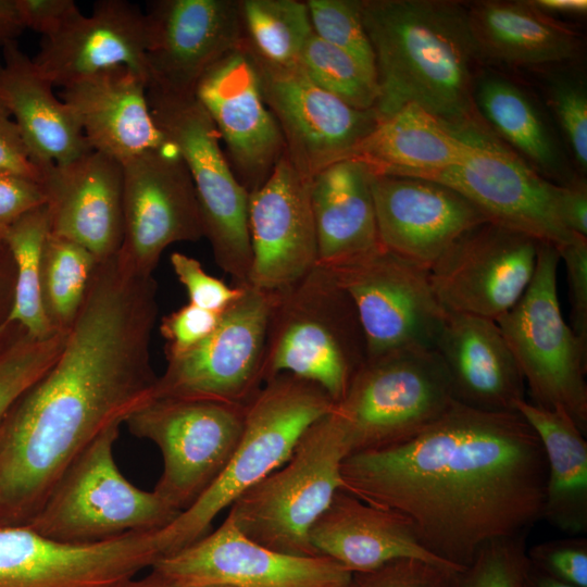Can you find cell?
Masks as SVG:
<instances>
[{"label":"cell","instance_id":"cell-42","mask_svg":"<svg viewBox=\"0 0 587 587\" xmlns=\"http://www.w3.org/2000/svg\"><path fill=\"white\" fill-rule=\"evenodd\" d=\"M305 2L313 33L327 43L349 53L376 77L375 57L363 26L360 0Z\"/></svg>","mask_w":587,"mask_h":587},{"label":"cell","instance_id":"cell-47","mask_svg":"<svg viewBox=\"0 0 587 587\" xmlns=\"http://www.w3.org/2000/svg\"><path fill=\"white\" fill-rule=\"evenodd\" d=\"M557 249L566 271L571 304L570 327L587 347V237L574 234Z\"/></svg>","mask_w":587,"mask_h":587},{"label":"cell","instance_id":"cell-32","mask_svg":"<svg viewBox=\"0 0 587 587\" xmlns=\"http://www.w3.org/2000/svg\"><path fill=\"white\" fill-rule=\"evenodd\" d=\"M372 173L361 161L333 163L311 179L317 265L329 267L382 248Z\"/></svg>","mask_w":587,"mask_h":587},{"label":"cell","instance_id":"cell-43","mask_svg":"<svg viewBox=\"0 0 587 587\" xmlns=\"http://www.w3.org/2000/svg\"><path fill=\"white\" fill-rule=\"evenodd\" d=\"M527 559L541 573L571 585L587 587V539H554L528 548Z\"/></svg>","mask_w":587,"mask_h":587},{"label":"cell","instance_id":"cell-36","mask_svg":"<svg viewBox=\"0 0 587 587\" xmlns=\"http://www.w3.org/2000/svg\"><path fill=\"white\" fill-rule=\"evenodd\" d=\"M243 45L262 61L292 67L313 34L305 1L239 0Z\"/></svg>","mask_w":587,"mask_h":587},{"label":"cell","instance_id":"cell-56","mask_svg":"<svg viewBox=\"0 0 587 587\" xmlns=\"http://www.w3.org/2000/svg\"><path fill=\"white\" fill-rule=\"evenodd\" d=\"M524 587H573L560 580H557L540 571L536 570L528 562L525 574Z\"/></svg>","mask_w":587,"mask_h":587},{"label":"cell","instance_id":"cell-16","mask_svg":"<svg viewBox=\"0 0 587 587\" xmlns=\"http://www.w3.org/2000/svg\"><path fill=\"white\" fill-rule=\"evenodd\" d=\"M539 242L490 221L466 230L428 270L439 302L449 313L497 321L527 289Z\"/></svg>","mask_w":587,"mask_h":587},{"label":"cell","instance_id":"cell-18","mask_svg":"<svg viewBox=\"0 0 587 587\" xmlns=\"http://www.w3.org/2000/svg\"><path fill=\"white\" fill-rule=\"evenodd\" d=\"M154 533L71 544L0 524V587H124L160 558Z\"/></svg>","mask_w":587,"mask_h":587},{"label":"cell","instance_id":"cell-22","mask_svg":"<svg viewBox=\"0 0 587 587\" xmlns=\"http://www.w3.org/2000/svg\"><path fill=\"white\" fill-rule=\"evenodd\" d=\"M248 225V285L277 292L317 265L311 179L295 168L285 152L266 182L249 193Z\"/></svg>","mask_w":587,"mask_h":587},{"label":"cell","instance_id":"cell-1","mask_svg":"<svg viewBox=\"0 0 587 587\" xmlns=\"http://www.w3.org/2000/svg\"><path fill=\"white\" fill-rule=\"evenodd\" d=\"M157 291L117 254L98 262L59 358L0 424V524H28L70 464L153 399Z\"/></svg>","mask_w":587,"mask_h":587},{"label":"cell","instance_id":"cell-55","mask_svg":"<svg viewBox=\"0 0 587 587\" xmlns=\"http://www.w3.org/2000/svg\"><path fill=\"white\" fill-rule=\"evenodd\" d=\"M124 587H224L215 585H184L167 578H164L157 573L150 571L143 577H135L128 582Z\"/></svg>","mask_w":587,"mask_h":587},{"label":"cell","instance_id":"cell-50","mask_svg":"<svg viewBox=\"0 0 587 587\" xmlns=\"http://www.w3.org/2000/svg\"><path fill=\"white\" fill-rule=\"evenodd\" d=\"M0 168L40 182V173L32 163L17 125L0 103Z\"/></svg>","mask_w":587,"mask_h":587},{"label":"cell","instance_id":"cell-37","mask_svg":"<svg viewBox=\"0 0 587 587\" xmlns=\"http://www.w3.org/2000/svg\"><path fill=\"white\" fill-rule=\"evenodd\" d=\"M97 264L82 245L49 234L41 259V296L55 332L67 333L72 327Z\"/></svg>","mask_w":587,"mask_h":587},{"label":"cell","instance_id":"cell-17","mask_svg":"<svg viewBox=\"0 0 587 587\" xmlns=\"http://www.w3.org/2000/svg\"><path fill=\"white\" fill-rule=\"evenodd\" d=\"M246 50L282 132L285 153L302 176L312 179L328 165L350 159L379 121L375 109L347 104L316 86L299 65H272Z\"/></svg>","mask_w":587,"mask_h":587},{"label":"cell","instance_id":"cell-23","mask_svg":"<svg viewBox=\"0 0 587 587\" xmlns=\"http://www.w3.org/2000/svg\"><path fill=\"white\" fill-rule=\"evenodd\" d=\"M382 246L429 270L466 230L489 221L454 189L424 178L372 174Z\"/></svg>","mask_w":587,"mask_h":587},{"label":"cell","instance_id":"cell-7","mask_svg":"<svg viewBox=\"0 0 587 587\" xmlns=\"http://www.w3.org/2000/svg\"><path fill=\"white\" fill-rule=\"evenodd\" d=\"M120 427L105 429L70 464L27 526L54 540L93 544L157 532L179 515L154 490L121 473L113 454Z\"/></svg>","mask_w":587,"mask_h":587},{"label":"cell","instance_id":"cell-4","mask_svg":"<svg viewBox=\"0 0 587 587\" xmlns=\"http://www.w3.org/2000/svg\"><path fill=\"white\" fill-rule=\"evenodd\" d=\"M334 404L320 386L291 374L267 380L246 407L242 436L221 475L191 507L154 533L160 558L209 534L215 517L286 462L307 428Z\"/></svg>","mask_w":587,"mask_h":587},{"label":"cell","instance_id":"cell-33","mask_svg":"<svg viewBox=\"0 0 587 587\" xmlns=\"http://www.w3.org/2000/svg\"><path fill=\"white\" fill-rule=\"evenodd\" d=\"M540 440L547 464L542 519L572 536L587 530V442L569 414L523 399L515 407Z\"/></svg>","mask_w":587,"mask_h":587},{"label":"cell","instance_id":"cell-3","mask_svg":"<svg viewBox=\"0 0 587 587\" xmlns=\"http://www.w3.org/2000/svg\"><path fill=\"white\" fill-rule=\"evenodd\" d=\"M376 67L379 117L416 103L450 130L486 125L473 100L483 65L466 4L453 0H360Z\"/></svg>","mask_w":587,"mask_h":587},{"label":"cell","instance_id":"cell-28","mask_svg":"<svg viewBox=\"0 0 587 587\" xmlns=\"http://www.w3.org/2000/svg\"><path fill=\"white\" fill-rule=\"evenodd\" d=\"M317 555L351 573L372 571L402 559L421 560L458 571L432 554L402 514L370 504L339 489L310 529Z\"/></svg>","mask_w":587,"mask_h":587},{"label":"cell","instance_id":"cell-49","mask_svg":"<svg viewBox=\"0 0 587 587\" xmlns=\"http://www.w3.org/2000/svg\"><path fill=\"white\" fill-rule=\"evenodd\" d=\"M25 28L49 38L60 33L82 12L73 0H16Z\"/></svg>","mask_w":587,"mask_h":587},{"label":"cell","instance_id":"cell-12","mask_svg":"<svg viewBox=\"0 0 587 587\" xmlns=\"http://www.w3.org/2000/svg\"><path fill=\"white\" fill-rule=\"evenodd\" d=\"M324 268L354 305L367 359L435 350L448 312L433 289L428 270L385 248Z\"/></svg>","mask_w":587,"mask_h":587},{"label":"cell","instance_id":"cell-38","mask_svg":"<svg viewBox=\"0 0 587 587\" xmlns=\"http://www.w3.org/2000/svg\"><path fill=\"white\" fill-rule=\"evenodd\" d=\"M576 62L534 68L577 174L587 172V84ZM586 178V177H585Z\"/></svg>","mask_w":587,"mask_h":587},{"label":"cell","instance_id":"cell-8","mask_svg":"<svg viewBox=\"0 0 587 587\" xmlns=\"http://www.w3.org/2000/svg\"><path fill=\"white\" fill-rule=\"evenodd\" d=\"M557 247L540 241L534 276L496 322L521 370L532 402L559 409L587 429V347L564 321L558 297Z\"/></svg>","mask_w":587,"mask_h":587},{"label":"cell","instance_id":"cell-44","mask_svg":"<svg viewBox=\"0 0 587 587\" xmlns=\"http://www.w3.org/2000/svg\"><path fill=\"white\" fill-rule=\"evenodd\" d=\"M453 572L425 561L402 559L352 573L346 587H451Z\"/></svg>","mask_w":587,"mask_h":587},{"label":"cell","instance_id":"cell-45","mask_svg":"<svg viewBox=\"0 0 587 587\" xmlns=\"http://www.w3.org/2000/svg\"><path fill=\"white\" fill-rule=\"evenodd\" d=\"M172 268L185 287L189 303L201 309L222 312L242 292V286H228L225 282L207 273L201 263L185 253L173 252Z\"/></svg>","mask_w":587,"mask_h":587},{"label":"cell","instance_id":"cell-10","mask_svg":"<svg viewBox=\"0 0 587 587\" xmlns=\"http://www.w3.org/2000/svg\"><path fill=\"white\" fill-rule=\"evenodd\" d=\"M147 93L158 127L188 167L214 261L235 286L248 285L249 193L222 150L216 127L195 95L173 96L151 88Z\"/></svg>","mask_w":587,"mask_h":587},{"label":"cell","instance_id":"cell-53","mask_svg":"<svg viewBox=\"0 0 587 587\" xmlns=\"http://www.w3.org/2000/svg\"><path fill=\"white\" fill-rule=\"evenodd\" d=\"M25 29L16 0H0V48L17 41Z\"/></svg>","mask_w":587,"mask_h":587},{"label":"cell","instance_id":"cell-14","mask_svg":"<svg viewBox=\"0 0 587 587\" xmlns=\"http://www.w3.org/2000/svg\"><path fill=\"white\" fill-rule=\"evenodd\" d=\"M273 292L243 285L214 330L166 359L153 399L208 400L246 405L264 385L263 362Z\"/></svg>","mask_w":587,"mask_h":587},{"label":"cell","instance_id":"cell-21","mask_svg":"<svg viewBox=\"0 0 587 587\" xmlns=\"http://www.w3.org/2000/svg\"><path fill=\"white\" fill-rule=\"evenodd\" d=\"M195 97L224 141L237 179L248 193L253 192L283 157L285 142L264 102L255 67L243 43L205 72Z\"/></svg>","mask_w":587,"mask_h":587},{"label":"cell","instance_id":"cell-25","mask_svg":"<svg viewBox=\"0 0 587 587\" xmlns=\"http://www.w3.org/2000/svg\"><path fill=\"white\" fill-rule=\"evenodd\" d=\"M147 88L141 75L117 65L68 83L60 96L89 147L124 164L171 145L152 116Z\"/></svg>","mask_w":587,"mask_h":587},{"label":"cell","instance_id":"cell-48","mask_svg":"<svg viewBox=\"0 0 587 587\" xmlns=\"http://www.w3.org/2000/svg\"><path fill=\"white\" fill-rule=\"evenodd\" d=\"M45 203L40 182L0 168V243L20 217Z\"/></svg>","mask_w":587,"mask_h":587},{"label":"cell","instance_id":"cell-29","mask_svg":"<svg viewBox=\"0 0 587 587\" xmlns=\"http://www.w3.org/2000/svg\"><path fill=\"white\" fill-rule=\"evenodd\" d=\"M467 20L483 65L528 70L577 62L582 36L530 0L467 2Z\"/></svg>","mask_w":587,"mask_h":587},{"label":"cell","instance_id":"cell-5","mask_svg":"<svg viewBox=\"0 0 587 587\" xmlns=\"http://www.w3.org/2000/svg\"><path fill=\"white\" fill-rule=\"evenodd\" d=\"M366 360L354 305L326 268L316 265L288 288L273 292L264 384L291 374L316 384L336 403Z\"/></svg>","mask_w":587,"mask_h":587},{"label":"cell","instance_id":"cell-34","mask_svg":"<svg viewBox=\"0 0 587 587\" xmlns=\"http://www.w3.org/2000/svg\"><path fill=\"white\" fill-rule=\"evenodd\" d=\"M473 151V145L460 139L439 118L411 102L379 118L350 159L366 164L372 174L400 176L459 164Z\"/></svg>","mask_w":587,"mask_h":587},{"label":"cell","instance_id":"cell-51","mask_svg":"<svg viewBox=\"0 0 587 587\" xmlns=\"http://www.w3.org/2000/svg\"><path fill=\"white\" fill-rule=\"evenodd\" d=\"M558 213L562 224L570 233L587 237L586 178H578L571 185L560 186Z\"/></svg>","mask_w":587,"mask_h":587},{"label":"cell","instance_id":"cell-40","mask_svg":"<svg viewBox=\"0 0 587 587\" xmlns=\"http://www.w3.org/2000/svg\"><path fill=\"white\" fill-rule=\"evenodd\" d=\"M320 88L360 109H375L377 79L346 51L327 43L314 33L307 41L298 63Z\"/></svg>","mask_w":587,"mask_h":587},{"label":"cell","instance_id":"cell-15","mask_svg":"<svg viewBox=\"0 0 587 587\" xmlns=\"http://www.w3.org/2000/svg\"><path fill=\"white\" fill-rule=\"evenodd\" d=\"M203 237L190 173L172 143L123 164V239L117 252L122 264L153 276L170 245Z\"/></svg>","mask_w":587,"mask_h":587},{"label":"cell","instance_id":"cell-26","mask_svg":"<svg viewBox=\"0 0 587 587\" xmlns=\"http://www.w3.org/2000/svg\"><path fill=\"white\" fill-rule=\"evenodd\" d=\"M146 13L126 0H99L57 35L42 38L36 66L53 87L125 65L148 82Z\"/></svg>","mask_w":587,"mask_h":587},{"label":"cell","instance_id":"cell-30","mask_svg":"<svg viewBox=\"0 0 587 587\" xmlns=\"http://www.w3.org/2000/svg\"><path fill=\"white\" fill-rule=\"evenodd\" d=\"M0 103L17 125L37 168L68 163L91 150L72 111L17 41L2 48Z\"/></svg>","mask_w":587,"mask_h":587},{"label":"cell","instance_id":"cell-19","mask_svg":"<svg viewBox=\"0 0 587 587\" xmlns=\"http://www.w3.org/2000/svg\"><path fill=\"white\" fill-rule=\"evenodd\" d=\"M150 571L184 585L224 587H346L352 575L326 557L266 548L243 535L227 515L204 537L158 559Z\"/></svg>","mask_w":587,"mask_h":587},{"label":"cell","instance_id":"cell-20","mask_svg":"<svg viewBox=\"0 0 587 587\" xmlns=\"http://www.w3.org/2000/svg\"><path fill=\"white\" fill-rule=\"evenodd\" d=\"M148 88L195 95L217 61L243 43L239 0H158L148 5Z\"/></svg>","mask_w":587,"mask_h":587},{"label":"cell","instance_id":"cell-6","mask_svg":"<svg viewBox=\"0 0 587 587\" xmlns=\"http://www.w3.org/2000/svg\"><path fill=\"white\" fill-rule=\"evenodd\" d=\"M348 454L344 432L330 411L307 428L286 462L234 501L227 516L266 548L317 555L310 529L341 489L340 469Z\"/></svg>","mask_w":587,"mask_h":587},{"label":"cell","instance_id":"cell-2","mask_svg":"<svg viewBox=\"0 0 587 587\" xmlns=\"http://www.w3.org/2000/svg\"><path fill=\"white\" fill-rule=\"evenodd\" d=\"M340 475L341 489L404 515L432 554L461 570L487 542L542 519L547 464L519 412L454 401L411 438L350 453Z\"/></svg>","mask_w":587,"mask_h":587},{"label":"cell","instance_id":"cell-13","mask_svg":"<svg viewBox=\"0 0 587 587\" xmlns=\"http://www.w3.org/2000/svg\"><path fill=\"white\" fill-rule=\"evenodd\" d=\"M474 151L463 162L400 176L446 185L475 204L490 222L559 247L574 234L558 213L559 185L535 172L507 147L488 126L453 132Z\"/></svg>","mask_w":587,"mask_h":587},{"label":"cell","instance_id":"cell-27","mask_svg":"<svg viewBox=\"0 0 587 587\" xmlns=\"http://www.w3.org/2000/svg\"><path fill=\"white\" fill-rule=\"evenodd\" d=\"M454 401L485 412H516L525 398L521 370L496 321L447 314L435 346Z\"/></svg>","mask_w":587,"mask_h":587},{"label":"cell","instance_id":"cell-54","mask_svg":"<svg viewBox=\"0 0 587 587\" xmlns=\"http://www.w3.org/2000/svg\"><path fill=\"white\" fill-rule=\"evenodd\" d=\"M540 11L553 16L563 14L572 16H583L587 12L586 0H530Z\"/></svg>","mask_w":587,"mask_h":587},{"label":"cell","instance_id":"cell-11","mask_svg":"<svg viewBox=\"0 0 587 587\" xmlns=\"http://www.w3.org/2000/svg\"><path fill=\"white\" fill-rule=\"evenodd\" d=\"M246 407L155 398L125 421L159 448L163 471L153 490L174 509L191 507L221 475L242 436Z\"/></svg>","mask_w":587,"mask_h":587},{"label":"cell","instance_id":"cell-46","mask_svg":"<svg viewBox=\"0 0 587 587\" xmlns=\"http://www.w3.org/2000/svg\"><path fill=\"white\" fill-rule=\"evenodd\" d=\"M222 312L201 309L188 302L163 316L160 333L165 341V358L179 355L202 341L217 326Z\"/></svg>","mask_w":587,"mask_h":587},{"label":"cell","instance_id":"cell-9","mask_svg":"<svg viewBox=\"0 0 587 587\" xmlns=\"http://www.w3.org/2000/svg\"><path fill=\"white\" fill-rule=\"evenodd\" d=\"M453 402L436 351L405 350L367 359L332 413L350 454L411 438Z\"/></svg>","mask_w":587,"mask_h":587},{"label":"cell","instance_id":"cell-52","mask_svg":"<svg viewBox=\"0 0 587 587\" xmlns=\"http://www.w3.org/2000/svg\"><path fill=\"white\" fill-rule=\"evenodd\" d=\"M16 287V266L5 242L0 243V329L12 311Z\"/></svg>","mask_w":587,"mask_h":587},{"label":"cell","instance_id":"cell-35","mask_svg":"<svg viewBox=\"0 0 587 587\" xmlns=\"http://www.w3.org/2000/svg\"><path fill=\"white\" fill-rule=\"evenodd\" d=\"M49 234L50 221L45 203L20 217L4 237L16 266L14 304L7 322L21 325L38 339L61 333L51 327L41 296V259Z\"/></svg>","mask_w":587,"mask_h":587},{"label":"cell","instance_id":"cell-39","mask_svg":"<svg viewBox=\"0 0 587 587\" xmlns=\"http://www.w3.org/2000/svg\"><path fill=\"white\" fill-rule=\"evenodd\" d=\"M65 337L57 333L38 339L11 322L0 329V424L15 401L53 365Z\"/></svg>","mask_w":587,"mask_h":587},{"label":"cell","instance_id":"cell-24","mask_svg":"<svg viewBox=\"0 0 587 587\" xmlns=\"http://www.w3.org/2000/svg\"><path fill=\"white\" fill-rule=\"evenodd\" d=\"M38 170L50 234L82 245L98 262L114 257L123 239V164L91 149Z\"/></svg>","mask_w":587,"mask_h":587},{"label":"cell","instance_id":"cell-31","mask_svg":"<svg viewBox=\"0 0 587 587\" xmlns=\"http://www.w3.org/2000/svg\"><path fill=\"white\" fill-rule=\"evenodd\" d=\"M473 100L491 132L541 177L559 186L585 178L575 171L546 111L521 84L482 65Z\"/></svg>","mask_w":587,"mask_h":587},{"label":"cell","instance_id":"cell-41","mask_svg":"<svg viewBox=\"0 0 587 587\" xmlns=\"http://www.w3.org/2000/svg\"><path fill=\"white\" fill-rule=\"evenodd\" d=\"M528 532L484 545L471 563L451 576V587H524Z\"/></svg>","mask_w":587,"mask_h":587}]
</instances>
